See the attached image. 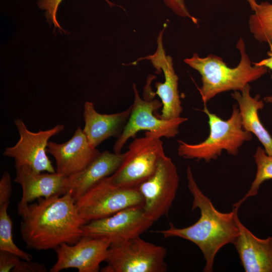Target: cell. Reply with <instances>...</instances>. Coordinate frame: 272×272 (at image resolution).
<instances>
[{
  "mask_svg": "<svg viewBox=\"0 0 272 272\" xmlns=\"http://www.w3.org/2000/svg\"><path fill=\"white\" fill-rule=\"evenodd\" d=\"M18 213L22 219V238L28 249L55 250L63 243L74 244L83 236L85 223L69 192L38 198Z\"/></svg>",
  "mask_w": 272,
  "mask_h": 272,
  "instance_id": "cell-1",
  "label": "cell"
},
{
  "mask_svg": "<svg viewBox=\"0 0 272 272\" xmlns=\"http://www.w3.org/2000/svg\"><path fill=\"white\" fill-rule=\"evenodd\" d=\"M186 177L188 187L193 197L191 209H198L200 217L188 227L178 228L170 224L169 228L158 230L156 233L165 238L178 237L193 243L203 255L206 264L203 271L212 272L218 251L228 244H233L239 235L235 218L239 208L233 206L229 213L219 212L198 186L190 166L186 169Z\"/></svg>",
  "mask_w": 272,
  "mask_h": 272,
  "instance_id": "cell-2",
  "label": "cell"
},
{
  "mask_svg": "<svg viewBox=\"0 0 272 272\" xmlns=\"http://www.w3.org/2000/svg\"><path fill=\"white\" fill-rule=\"evenodd\" d=\"M236 47L241 57L235 67L228 66L221 57L211 54L201 57L195 53L184 60L201 76L202 85L198 91L204 105L220 93L231 90L241 91L247 84L267 73L266 67L252 65L242 38L238 40Z\"/></svg>",
  "mask_w": 272,
  "mask_h": 272,
  "instance_id": "cell-3",
  "label": "cell"
},
{
  "mask_svg": "<svg viewBox=\"0 0 272 272\" xmlns=\"http://www.w3.org/2000/svg\"><path fill=\"white\" fill-rule=\"evenodd\" d=\"M202 111L208 117L209 134L203 141L195 144L178 140L177 151L180 157L209 162L217 159L223 151L236 156L240 147L252 140V134L243 128L237 104L233 105L231 115L227 120L211 112L206 105Z\"/></svg>",
  "mask_w": 272,
  "mask_h": 272,
  "instance_id": "cell-4",
  "label": "cell"
},
{
  "mask_svg": "<svg viewBox=\"0 0 272 272\" xmlns=\"http://www.w3.org/2000/svg\"><path fill=\"white\" fill-rule=\"evenodd\" d=\"M166 249L145 241L140 236L111 243L102 272H165Z\"/></svg>",
  "mask_w": 272,
  "mask_h": 272,
  "instance_id": "cell-5",
  "label": "cell"
},
{
  "mask_svg": "<svg viewBox=\"0 0 272 272\" xmlns=\"http://www.w3.org/2000/svg\"><path fill=\"white\" fill-rule=\"evenodd\" d=\"M137 187L120 186L107 177L96 183L76 201L78 213L85 224L111 216L127 208L143 206Z\"/></svg>",
  "mask_w": 272,
  "mask_h": 272,
  "instance_id": "cell-6",
  "label": "cell"
},
{
  "mask_svg": "<svg viewBox=\"0 0 272 272\" xmlns=\"http://www.w3.org/2000/svg\"><path fill=\"white\" fill-rule=\"evenodd\" d=\"M165 154L161 138L146 131L129 144L120 166L108 178L120 186L138 187L152 175Z\"/></svg>",
  "mask_w": 272,
  "mask_h": 272,
  "instance_id": "cell-7",
  "label": "cell"
},
{
  "mask_svg": "<svg viewBox=\"0 0 272 272\" xmlns=\"http://www.w3.org/2000/svg\"><path fill=\"white\" fill-rule=\"evenodd\" d=\"M132 88L134 100L130 114L123 130L113 145V152L116 153H121L127 141L141 130L151 132L161 138H174L178 133L180 125L188 120L181 116L164 120L155 115L154 112L162 108L161 102L158 99H143L135 84H133Z\"/></svg>",
  "mask_w": 272,
  "mask_h": 272,
  "instance_id": "cell-8",
  "label": "cell"
},
{
  "mask_svg": "<svg viewBox=\"0 0 272 272\" xmlns=\"http://www.w3.org/2000/svg\"><path fill=\"white\" fill-rule=\"evenodd\" d=\"M179 183L177 168L171 158L165 154L152 175L138 186L143 198L145 213L154 222L169 212Z\"/></svg>",
  "mask_w": 272,
  "mask_h": 272,
  "instance_id": "cell-9",
  "label": "cell"
},
{
  "mask_svg": "<svg viewBox=\"0 0 272 272\" xmlns=\"http://www.w3.org/2000/svg\"><path fill=\"white\" fill-rule=\"evenodd\" d=\"M14 122L20 139L14 146L6 148L3 155L14 159L15 166H27L37 173L55 172L47 155V145L49 139L60 132L64 126L57 124L47 130L32 132L22 119L17 118Z\"/></svg>",
  "mask_w": 272,
  "mask_h": 272,
  "instance_id": "cell-10",
  "label": "cell"
},
{
  "mask_svg": "<svg viewBox=\"0 0 272 272\" xmlns=\"http://www.w3.org/2000/svg\"><path fill=\"white\" fill-rule=\"evenodd\" d=\"M154 223L146 215L143 206H135L83 225L82 236L106 238L111 244L120 243L140 236Z\"/></svg>",
  "mask_w": 272,
  "mask_h": 272,
  "instance_id": "cell-11",
  "label": "cell"
},
{
  "mask_svg": "<svg viewBox=\"0 0 272 272\" xmlns=\"http://www.w3.org/2000/svg\"><path fill=\"white\" fill-rule=\"evenodd\" d=\"M110 244L107 239L87 236H82L73 245L63 243L55 249L57 260L49 271L74 268L79 272H98Z\"/></svg>",
  "mask_w": 272,
  "mask_h": 272,
  "instance_id": "cell-12",
  "label": "cell"
},
{
  "mask_svg": "<svg viewBox=\"0 0 272 272\" xmlns=\"http://www.w3.org/2000/svg\"><path fill=\"white\" fill-rule=\"evenodd\" d=\"M162 30L157 38V47L152 55H149L141 59L150 60L157 72H163L164 76L163 82L156 83V92L151 93L150 98L153 99L157 95L162 104L161 112L158 116L164 120H171L181 117L182 107L178 91V77L173 67L172 57L167 55L163 45Z\"/></svg>",
  "mask_w": 272,
  "mask_h": 272,
  "instance_id": "cell-13",
  "label": "cell"
},
{
  "mask_svg": "<svg viewBox=\"0 0 272 272\" xmlns=\"http://www.w3.org/2000/svg\"><path fill=\"white\" fill-rule=\"evenodd\" d=\"M47 152L55 160L56 172L66 177L84 169L101 153L90 146L80 127L65 143L49 142Z\"/></svg>",
  "mask_w": 272,
  "mask_h": 272,
  "instance_id": "cell-14",
  "label": "cell"
},
{
  "mask_svg": "<svg viewBox=\"0 0 272 272\" xmlns=\"http://www.w3.org/2000/svg\"><path fill=\"white\" fill-rule=\"evenodd\" d=\"M16 182L22 189L18 212L36 199L62 195L66 192V176L54 173H37L25 165H16Z\"/></svg>",
  "mask_w": 272,
  "mask_h": 272,
  "instance_id": "cell-15",
  "label": "cell"
},
{
  "mask_svg": "<svg viewBox=\"0 0 272 272\" xmlns=\"http://www.w3.org/2000/svg\"><path fill=\"white\" fill-rule=\"evenodd\" d=\"M235 218L239 234L233 244L245 271L272 272V237H256L240 222L238 212Z\"/></svg>",
  "mask_w": 272,
  "mask_h": 272,
  "instance_id": "cell-16",
  "label": "cell"
},
{
  "mask_svg": "<svg viewBox=\"0 0 272 272\" xmlns=\"http://www.w3.org/2000/svg\"><path fill=\"white\" fill-rule=\"evenodd\" d=\"M131 105L125 110L112 114L98 112L91 102L84 103L83 117L85 126L83 130L91 147L96 148L110 138L120 135L128 121Z\"/></svg>",
  "mask_w": 272,
  "mask_h": 272,
  "instance_id": "cell-17",
  "label": "cell"
},
{
  "mask_svg": "<svg viewBox=\"0 0 272 272\" xmlns=\"http://www.w3.org/2000/svg\"><path fill=\"white\" fill-rule=\"evenodd\" d=\"M124 153H101L84 169L66 177L67 191L76 201L90 188L112 175L122 163Z\"/></svg>",
  "mask_w": 272,
  "mask_h": 272,
  "instance_id": "cell-18",
  "label": "cell"
},
{
  "mask_svg": "<svg viewBox=\"0 0 272 272\" xmlns=\"http://www.w3.org/2000/svg\"><path fill=\"white\" fill-rule=\"evenodd\" d=\"M247 84L240 92L234 91L232 97L237 103L243 128L253 134L263 146L266 153L272 156V136L260 121L258 111L264 107L263 100L257 94L253 97Z\"/></svg>",
  "mask_w": 272,
  "mask_h": 272,
  "instance_id": "cell-19",
  "label": "cell"
},
{
  "mask_svg": "<svg viewBox=\"0 0 272 272\" xmlns=\"http://www.w3.org/2000/svg\"><path fill=\"white\" fill-rule=\"evenodd\" d=\"M253 12L248 21L249 31L256 40L267 43L272 53V4L262 2Z\"/></svg>",
  "mask_w": 272,
  "mask_h": 272,
  "instance_id": "cell-20",
  "label": "cell"
},
{
  "mask_svg": "<svg viewBox=\"0 0 272 272\" xmlns=\"http://www.w3.org/2000/svg\"><path fill=\"white\" fill-rule=\"evenodd\" d=\"M256 165V172L251 186L245 195L233 205L239 208L247 198L258 194L261 184L268 180L272 179V156L267 155L264 149L257 147L253 155Z\"/></svg>",
  "mask_w": 272,
  "mask_h": 272,
  "instance_id": "cell-21",
  "label": "cell"
},
{
  "mask_svg": "<svg viewBox=\"0 0 272 272\" xmlns=\"http://www.w3.org/2000/svg\"><path fill=\"white\" fill-rule=\"evenodd\" d=\"M10 203L0 206V250L13 253L22 259L32 260V256L19 248L12 235V221L8 213Z\"/></svg>",
  "mask_w": 272,
  "mask_h": 272,
  "instance_id": "cell-22",
  "label": "cell"
},
{
  "mask_svg": "<svg viewBox=\"0 0 272 272\" xmlns=\"http://www.w3.org/2000/svg\"><path fill=\"white\" fill-rule=\"evenodd\" d=\"M111 6H114L109 0H105ZM62 0H38L37 5L39 9L45 11L47 19L53 24L55 28H58L63 31L56 19V13L58 7Z\"/></svg>",
  "mask_w": 272,
  "mask_h": 272,
  "instance_id": "cell-23",
  "label": "cell"
},
{
  "mask_svg": "<svg viewBox=\"0 0 272 272\" xmlns=\"http://www.w3.org/2000/svg\"><path fill=\"white\" fill-rule=\"evenodd\" d=\"M21 258L13 253L0 250V272H8L18 264Z\"/></svg>",
  "mask_w": 272,
  "mask_h": 272,
  "instance_id": "cell-24",
  "label": "cell"
},
{
  "mask_svg": "<svg viewBox=\"0 0 272 272\" xmlns=\"http://www.w3.org/2000/svg\"><path fill=\"white\" fill-rule=\"evenodd\" d=\"M11 177L9 172H3L0 180V206L10 203L12 193Z\"/></svg>",
  "mask_w": 272,
  "mask_h": 272,
  "instance_id": "cell-25",
  "label": "cell"
},
{
  "mask_svg": "<svg viewBox=\"0 0 272 272\" xmlns=\"http://www.w3.org/2000/svg\"><path fill=\"white\" fill-rule=\"evenodd\" d=\"M45 266L38 262L32 260H21L18 264L12 270L13 272H46Z\"/></svg>",
  "mask_w": 272,
  "mask_h": 272,
  "instance_id": "cell-26",
  "label": "cell"
},
{
  "mask_svg": "<svg viewBox=\"0 0 272 272\" xmlns=\"http://www.w3.org/2000/svg\"><path fill=\"white\" fill-rule=\"evenodd\" d=\"M165 4L169 7L176 15L190 18L193 22L197 23V20L190 15L188 12L184 0H163Z\"/></svg>",
  "mask_w": 272,
  "mask_h": 272,
  "instance_id": "cell-27",
  "label": "cell"
},
{
  "mask_svg": "<svg viewBox=\"0 0 272 272\" xmlns=\"http://www.w3.org/2000/svg\"><path fill=\"white\" fill-rule=\"evenodd\" d=\"M267 55L268 56L267 58L263 59L258 62L252 63V64L263 66L271 71V79L272 80V53L268 52Z\"/></svg>",
  "mask_w": 272,
  "mask_h": 272,
  "instance_id": "cell-28",
  "label": "cell"
},
{
  "mask_svg": "<svg viewBox=\"0 0 272 272\" xmlns=\"http://www.w3.org/2000/svg\"><path fill=\"white\" fill-rule=\"evenodd\" d=\"M246 1L248 3L251 10L252 11H254L257 4L256 1L255 0H246Z\"/></svg>",
  "mask_w": 272,
  "mask_h": 272,
  "instance_id": "cell-29",
  "label": "cell"
},
{
  "mask_svg": "<svg viewBox=\"0 0 272 272\" xmlns=\"http://www.w3.org/2000/svg\"><path fill=\"white\" fill-rule=\"evenodd\" d=\"M263 101L266 103L272 104V94L265 96L263 98Z\"/></svg>",
  "mask_w": 272,
  "mask_h": 272,
  "instance_id": "cell-30",
  "label": "cell"
}]
</instances>
